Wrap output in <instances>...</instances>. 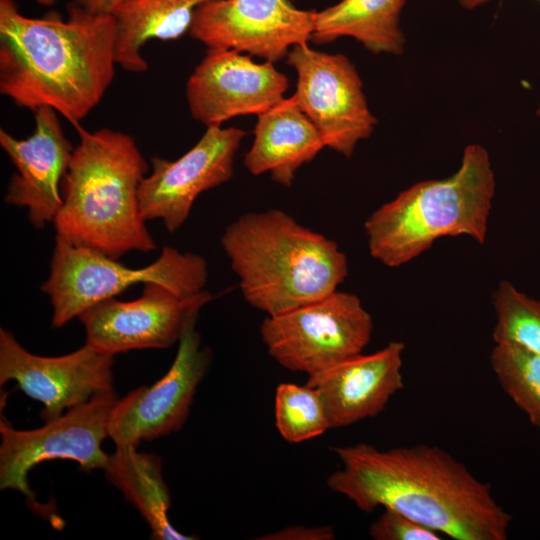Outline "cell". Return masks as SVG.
<instances>
[{"label": "cell", "mask_w": 540, "mask_h": 540, "mask_svg": "<svg viewBox=\"0 0 540 540\" xmlns=\"http://www.w3.org/2000/svg\"><path fill=\"white\" fill-rule=\"evenodd\" d=\"M33 114L35 128L26 139L0 129V145L16 168L4 200L26 208L30 223L42 229L54 222L61 209V184L74 148L53 108L38 107Z\"/></svg>", "instance_id": "obj_16"}, {"label": "cell", "mask_w": 540, "mask_h": 540, "mask_svg": "<svg viewBox=\"0 0 540 540\" xmlns=\"http://www.w3.org/2000/svg\"><path fill=\"white\" fill-rule=\"evenodd\" d=\"M195 325L183 333L174 361L163 377L117 401L108 425L109 438L115 446L138 447L144 441L182 429L212 361V353L202 346Z\"/></svg>", "instance_id": "obj_11"}, {"label": "cell", "mask_w": 540, "mask_h": 540, "mask_svg": "<svg viewBox=\"0 0 540 540\" xmlns=\"http://www.w3.org/2000/svg\"><path fill=\"white\" fill-rule=\"evenodd\" d=\"M490 365L502 390L540 429V356L515 344L495 343Z\"/></svg>", "instance_id": "obj_22"}, {"label": "cell", "mask_w": 540, "mask_h": 540, "mask_svg": "<svg viewBox=\"0 0 540 540\" xmlns=\"http://www.w3.org/2000/svg\"><path fill=\"white\" fill-rule=\"evenodd\" d=\"M383 512L372 522L369 535L374 540H441L442 534L390 509Z\"/></svg>", "instance_id": "obj_25"}, {"label": "cell", "mask_w": 540, "mask_h": 540, "mask_svg": "<svg viewBox=\"0 0 540 540\" xmlns=\"http://www.w3.org/2000/svg\"><path fill=\"white\" fill-rule=\"evenodd\" d=\"M314 13L290 0H212L196 9L189 32L208 49L274 63L293 46L311 40Z\"/></svg>", "instance_id": "obj_12"}, {"label": "cell", "mask_w": 540, "mask_h": 540, "mask_svg": "<svg viewBox=\"0 0 540 540\" xmlns=\"http://www.w3.org/2000/svg\"><path fill=\"white\" fill-rule=\"evenodd\" d=\"M373 319L360 299L334 291L287 312L267 316L260 336L268 354L283 368L313 376L362 353Z\"/></svg>", "instance_id": "obj_7"}, {"label": "cell", "mask_w": 540, "mask_h": 540, "mask_svg": "<svg viewBox=\"0 0 540 540\" xmlns=\"http://www.w3.org/2000/svg\"><path fill=\"white\" fill-rule=\"evenodd\" d=\"M245 135L235 127L208 126L199 141L177 160L154 156L152 171L139 186L142 217L161 220L171 233L178 230L201 193L232 178L234 157Z\"/></svg>", "instance_id": "obj_13"}, {"label": "cell", "mask_w": 540, "mask_h": 540, "mask_svg": "<svg viewBox=\"0 0 540 540\" xmlns=\"http://www.w3.org/2000/svg\"><path fill=\"white\" fill-rule=\"evenodd\" d=\"M118 400L114 391L98 393L32 430H17L1 417L0 489L19 491L33 501L28 474L46 460H72L85 472L103 469L109 454L102 443L109 437V420Z\"/></svg>", "instance_id": "obj_8"}, {"label": "cell", "mask_w": 540, "mask_h": 540, "mask_svg": "<svg viewBox=\"0 0 540 540\" xmlns=\"http://www.w3.org/2000/svg\"><path fill=\"white\" fill-rule=\"evenodd\" d=\"M485 1L487 0H463V5L469 8H473V7L478 6L479 4L484 3Z\"/></svg>", "instance_id": "obj_28"}, {"label": "cell", "mask_w": 540, "mask_h": 540, "mask_svg": "<svg viewBox=\"0 0 540 540\" xmlns=\"http://www.w3.org/2000/svg\"><path fill=\"white\" fill-rule=\"evenodd\" d=\"M496 322L495 343L518 345L540 356V300H535L502 280L492 296Z\"/></svg>", "instance_id": "obj_24"}, {"label": "cell", "mask_w": 540, "mask_h": 540, "mask_svg": "<svg viewBox=\"0 0 540 540\" xmlns=\"http://www.w3.org/2000/svg\"><path fill=\"white\" fill-rule=\"evenodd\" d=\"M405 345L392 341L370 354L348 357L325 371L308 376L321 394L332 428L353 425L379 415L403 386Z\"/></svg>", "instance_id": "obj_17"}, {"label": "cell", "mask_w": 540, "mask_h": 540, "mask_svg": "<svg viewBox=\"0 0 540 540\" xmlns=\"http://www.w3.org/2000/svg\"><path fill=\"white\" fill-rule=\"evenodd\" d=\"M212 0H124L112 13L116 26V63L142 73L148 63L141 50L151 39L175 40L189 31L198 7Z\"/></svg>", "instance_id": "obj_20"}, {"label": "cell", "mask_w": 540, "mask_h": 540, "mask_svg": "<svg viewBox=\"0 0 540 540\" xmlns=\"http://www.w3.org/2000/svg\"><path fill=\"white\" fill-rule=\"evenodd\" d=\"M253 134V143L244 157L245 167L253 175L269 173L285 187H290L296 171L325 147L293 96L257 115Z\"/></svg>", "instance_id": "obj_18"}, {"label": "cell", "mask_w": 540, "mask_h": 540, "mask_svg": "<svg viewBox=\"0 0 540 540\" xmlns=\"http://www.w3.org/2000/svg\"><path fill=\"white\" fill-rule=\"evenodd\" d=\"M536 114H537L538 116H540V103H539V105H538V108H537Z\"/></svg>", "instance_id": "obj_30"}, {"label": "cell", "mask_w": 540, "mask_h": 540, "mask_svg": "<svg viewBox=\"0 0 540 540\" xmlns=\"http://www.w3.org/2000/svg\"><path fill=\"white\" fill-rule=\"evenodd\" d=\"M341 468L328 488L359 510H396L455 540H506L512 516L489 483L439 446L379 449L360 442L333 447Z\"/></svg>", "instance_id": "obj_1"}, {"label": "cell", "mask_w": 540, "mask_h": 540, "mask_svg": "<svg viewBox=\"0 0 540 540\" xmlns=\"http://www.w3.org/2000/svg\"><path fill=\"white\" fill-rule=\"evenodd\" d=\"M212 299L207 290L178 296L151 282L144 284L141 297L135 300L106 299L78 318L85 329V344L101 352L115 355L130 350L163 349L179 342Z\"/></svg>", "instance_id": "obj_10"}, {"label": "cell", "mask_w": 540, "mask_h": 540, "mask_svg": "<svg viewBox=\"0 0 540 540\" xmlns=\"http://www.w3.org/2000/svg\"><path fill=\"white\" fill-rule=\"evenodd\" d=\"M274 412L276 428L289 443L304 442L331 429L320 392L307 383L278 385Z\"/></svg>", "instance_id": "obj_23"}, {"label": "cell", "mask_w": 540, "mask_h": 540, "mask_svg": "<svg viewBox=\"0 0 540 540\" xmlns=\"http://www.w3.org/2000/svg\"><path fill=\"white\" fill-rule=\"evenodd\" d=\"M38 4L49 6L52 5L56 0H36Z\"/></svg>", "instance_id": "obj_29"}, {"label": "cell", "mask_w": 540, "mask_h": 540, "mask_svg": "<svg viewBox=\"0 0 540 540\" xmlns=\"http://www.w3.org/2000/svg\"><path fill=\"white\" fill-rule=\"evenodd\" d=\"M221 245L244 299L267 316L329 295L348 275L346 255L333 240L278 209L239 216Z\"/></svg>", "instance_id": "obj_4"}, {"label": "cell", "mask_w": 540, "mask_h": 540, "mask_svg": "<svg viewBox=\"0 0 540 540\" xmlns=\"http://www.w3.org/2000/svg\"><path fill=\"white\" fill-rule=\"evenodd\" d=\"M286 62L297 74L292 95L318 130L325 147L350 158L356 145L374 131L377 119L353 63L343 54L293 46Z\"/></svg>", "instance_id": "obj_9"}, {"label": "cell", "mask_w": 540, "mask_h": 540, "mask_svg": "<svg viewBox=\"0 0 540 540\" xmlns=\"http://www.w3.org/2000/svg\"><path fill=\"white\" fill-rule=\"evenodd\" d=\"M287 77L273 62L257 63L233 50L208 49L186 85L192 117L208 126L229 119L259 115L284 99Z\"/></svg>", "instance_id": "obj_15"}, {"label": "cell", "mask_w": 540, "mask_h": 540, "mask_svg": "<svg viewBox=\"0 0 540 540\" xmlns=\"http://www.w3.org/2000/svg\"><path fill=\"white\" fill-rule=\"evenodd\" d=\"M207 279V262L195 253L165 246L152 264L134 269L56 236L50 274L41 291L50 298L52 327L61 328L91 306L115 298L135 284L158 283L178 296H189L205 290Z\"/></svg>", "instance_id": "obj_6"}, {"label": "cell", "mask_w": 540, "mask_h": 540, "mask_svg": "<svg viewBox=\"0 0 540 540\" xmlns=\"http://www.w3.org/2000/svg\"><path fill=\"white\" fill-rule=\"evenodd\" d=\"M116 26L110 14L76 2L68 17L23 15L0 0V93L30 110L47 106L77 126L101 101L116 68Z\"/></svg>", "instance_id": "obj_2"}, {"label": "cell", "mask_w": 540, "mask_h": 540, "mask_svg": "<svg viewBox=\"0 0 540 540\" xmlns=\"http://www.w3.org/2000/svg\"><path fill=\"white\" fill-rule=\"evenodd\" d=\"M406 0H341L314 13L311 40L318 44L352 37L372 53L401 55L406 38L401 13Z\"/></svg>", "instance_id": "obj_19"}, {"label": "cell", "mask_w": 540, "mask_h": 540, "mask_svg": "<svg viewBox=\"0 0 540 540\" xmlns=\"http://www.w3.org/2000/svg\"><path fill=\"white\" fill-rule=\"evenodd\" d=\"M495 189L487 149L467 145L455 173L415 183L370 214L364 223L370 255L395 268L445 236L466 235L484 244Z\"/></svg>", "instance_id": "obj_5"}, {"label": "cell", "mask_w": 540, "mask_h": 540, "mask_svg": "<svg viewBox=\"0 0 540 540\" xmlns=\"http://www.w3.org/2000/svg\"><path fill=\"white\" fill-rule=\"evenodd\" d=\"M335 532L332 527L318 526L308 527L293 525L284 527L278 531L257 537L259 540H332Z\"/></svg>", "instance_id": "obj_26"}, {"label": "cell", "mask_w": 540, "mask_h": 540, "mask_svg": "<svg viewBox=\"0 0 540 540\" xmlns=\"http://www.w3.org/2000/svg\"><path fill=\"white\" fill-rule=\"evenodd\" d=\"M76 128L80 140L62 180L56 236L114 259L155 250L138 197L148 165L135 140L109 128Z\"/></svg>", "instance_id": "obj_3"}, {"label": "cell", "mask_w": 540, "mask_h": 540, "mask_svg": "<svg viewBox=\"0 0 540 540\" xmlns=\"http://www.w3.org/2000/svg\"><path fill=\"white\" fill-rule=\"evenodd\" d=\"M123 1L124 0H74V2L92 13L110 15H112L114 10Z\"/></svg>", "instance_id": "obj_27"}, {"label": "cell", "mask_w": 540, "mask_h": 540, "mask_svg": "<svg viewBox=\"0 0 540 540\" xmlns=\"http://www.w3.org/2000/svg\"><path fill=\"white\" fill-rule=\"evenodd\" d=\"M114 355L87 344L57 357L32 354L8 330L0 329V384L15 381L43 404L44 422L55 419L94 395L114 391Z\"/></svg>", "instance_id": "obj_14"}, {"label": "cell", "mask_w": 540, "mask_h": 540, "mask_svg": "<svg viewBox=\"0 0 540 540\" xmlns=\"http://www.w3.org/2000/svg\"><path fill=\"white\" fill-rule=\"evenodd\" d=\"M107 480L138 510L157 540H191L168 517L171 495L162 474V460L137 447L116 446L103 468Z\"/></svg>", "instance_id": "obj_21"}]
</instances>
